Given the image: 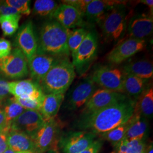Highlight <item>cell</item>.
Segmentation results:
<instances>
[{
	"label": "cell",
	"instance_id": "obj_1",
	"mask_svg": "<svg viewBox=\"0 0 153 153\" xmlns=\"http://www.w3.org/2000/svg\"><path fill=\"white\" fill-rule=\"evenodd\" d=\"M136 101L126 100L97 111L82 114L76 121V128L83 131L100 134L121 126L130 119L133 114Z\"/></svg>",
	"mask_w": 153,
	"mask_h": 153
},
{
	"label": "cell",
	"instance_id": "obj_2",
	"mask_svg": "<svg viewBox=\"0 0 153 153\" xmlns=\"http://www.w3.org/2000/svg\"><path fill=\"white\" fill-rule=\"evenodd\" d=\"M69 31L55 20L45 22L39 33L36 53L57 57L69 56L71 55L68 45Z\"/></svg>",
	"mask_w": 153,
	"mask_h": 153
},
{
	"label": "cell",
	"instance_id": "obj_3",
	"mask_svg": "<svg viewBox=\"0 0 153 153\" xmlns=\"http://www.w3.org/2000/svg\"><path fill=\"white\" fill-rule=\"evenodd\" d=\"M76 76V70L71 61L68 57H62L50 69L39 85L44 94H65Z\"/></svg>",
	"mask_w": 153,
	"mask_h": 153
},
{
	"label": "cell",
	"instance_id": "obj_4",
	"mask_svg": "<svg viewBox=\"0 0 153 153\" xmlns=\"http://www.w3.org/2000/svg\"><path fill=\"white\" fill-rule=\"evenodd\" d=\"M124 3L112 7L99 23L105 38L109 41H117L123 37L128 23Z\"/></svg>",
	"mask_w": 153,
	"mask_h": 153
},
{
	"label": "cell",
	"instance_id": "obj_5",
	"mask_svg": "<svg viewBox=\"0 0 153 153\" xmlns=\"http://www.w3.org/2000/svg\"><path fill=\"white\" fill-rule=\"evenodd\" d=\"M60 127V124L56 117L45 121L44 124L31 137L35 145V153L57 150Z\"/></svg>",
	"mask_w": 153,
	"mask_h": 153
},
{
	"label": "cell",
	"instance_id": "obj_6",
	"mask_svg": "<svg viewBox=\"0 0 153 153\" xmlns=\"http://www.w3.org/2000/svg\"><path fill=\"white\" fill-rule=\"evenodd\" d=\"M98 48L96 33L88 31L76 51L71 55L72 64L80 75L87 71L97 57Z\"/></svg>",
	"mask_w": 153,
	"mask_h": 153
},
{
	"label": "cell",
	"instance_id": "obj_7",
	"mask_svg": "<svg viewBox=\"0 0 153 153\" xmlns=\"http://www.w3.org/2000/svg\"><path fill=\"white\" fill-rule=\"evenodd\" d=\"M93 82L102 88L124 94V73L120 69L109 66H100L90 76Z\"/></svg>",
	"mask_w": 153,
	"mask_h": 153
},
{
	"label": "cell",
	"instance_id": "obj_8",
	"mask_svg": "<svg viewBox=\"0 0 153 153\" xmlns=\"http://www.w3.org/2000/svg\"><path fill=\"white\" fill-rule=\"evenodd\" d=\"M0 73L10 79L27 76V60L20 49L16 48L11 51L10 55L0 59Z\"/></svg>",
	"mask_w": 153,
	"mask_h": 153
},
{
	"label": "cell",
	"instance_id": "obj_9",
	"mask_svg": "<svg viewBox=\"0 0 153 153\" xmlns=\"http://www.w3.org/2000/svg\"><path fill=\"white\" fill-rule=\"evenodd\" d=\"M97 136L90 131H69L61 136L58 146L63 153H80L95 140Z\"/></svg>",
	"mask_w": 153,
	"mask_h": 153
},
{
	"label": "cell",
	"instance_id": "obj_10",
	"mask_svg": "<svg viewBox=\"0 0 153 153\" xmlns=\"http://www.w3.org/2000/svg\"><path fill=\"white\" fill-rule=\"evenodd\" d=\"M96 90V85L90 76L84 78L72 88L68 95L66 108L74 111L85 105Z\"/></svg>",
	"mask_w": 153,
	"mask_h": 153
},
{
	"label": "cell",
	"instance_id": "obj_11",
	"mask_svg": "<svg viewBox=\"0 0 153 153\" xmlns=\"http://www.w3.org/2000/svg\"><path fill=\"white\" fill-rule=\"evenodd\" d=\"M145 40L126 39L117 44L108 55L107 59L113 64H120L145 48Z\"/></svg>",
	"mask_w": 153,
	"mask_h": 153
},
{
	"label": "cell",
	"instance_id": "obj_12",
	"mask_svg": "<svg viewBox=\"0 0 153 153\" xmlns=\"http://www.w3.org/2000/svg\"><path fill=\"white\" fill-rule=\"evenodd\" d=\"M127 98V96L124 94L101 88L96 89L85 104L82 114H88L97 111L126 100Z\"/></svg>",
	"mask_w": 153,
	"mask_h": 153
},
{
	"label": "cell",
	"instance_id": "obj_13",
	"mask_svg": "<svg viewBox=\"0 0 153 153\" xmlns=\"http://www.w3.org/2000/svg\"><path fill=\"white\" fill-rule=\"evenodd\" d=\"M15 43L16 48L22 51L27 61L36 54L38 38L32 21H30L25 23L18 28Z\"/></svg>",
	"mask_w": 153,
	"mask_h": 153
},
{
	"label": "cell",
	"instance_id": "obj_14",
	"mask_svg": "<svg viewBox=\"0 0 153 153\" xmlns=\"http://www.w3.org/2000/svg\"><path fill=\"white\" fill-rule=\"evenodd\" d=\"M8 89L14 98L29 99L42 103L45 95L39 84L32 79L8 82Z\"/></svg>",
	"mask_w": 153,
	"mask_h": 153
},
{
	"label": "cell",
	"instance_id": "obj_15",
	"mask_svg": "<svg viewBox=\"0 0 153 153\" xmlns=\"http://www.w3.org/2000/svg\"><path fill=\"white\" fill-rule=\"evenodd\" d=\"M44 118L38 111L25 110L13 121L10 129L22 131L31 137L44 124Z\"/></svg>",
	"mask_w": 153,
	"mask_h": 153
},
{
	"label": "cell",
	"instance_id": "obj_16",
	"mask_svg": "<svg viewBox=\"0 0 153 153\" xmlns=\"http://www.w3.org/2000/svg\"><path fill=\"white\" fill-rule=\"evenodd\" d=\"M61 57L51 55L38 54L34 55L28 61V67L32 80L38 84Z\"/></svg>",
	"mask_w": 153,
	"mask_h": 153
},
{
	"label": "cell",
	"instance_id": "obj_17",
	"mask_svg": "<svg viewBox=\"0 0 153 153\" xmlns=\"http://www.w3.org/2000/svg\"><path fill=\"white\" fill-rule=\"evenodd\" d=\"M52 18L68 30L85 26L82 15L74 7L64 4L59 5Z\"/></svg>",
	"mask_w": 153,
	"mask_h": 153
},
{
	"label": "cell",
	"instance_id": "obj_18",
	"mask_svg": "<svg viewBox=\"0 0 153 153\" xmlns=\"http://www.w3.org/2000/svg\"><path fill=\"white\" fill-rule=\"evenodd\" d=\"M153 30V16L151 14L134 16L127 23L126 30L131 38L145 40L152 33Z\"/></svg>",
	"mask_w": 153,
	"mask_h": 153
},
{
	"label": "cell",
	"instance_id": "obj_19",
	"mask_svg": "<svg viewBox=\"0 0 153 153\" xmlns=\"http://www.w3.org/2000/svg\"><path fill=\"white\" fill-rule=\"evenodd\" d=\"M123 3L124 1H120L91 0L86 7L84 17L88 22L99 23L112 7Z\"/></svg>",
	"mask_w": 153,
	"mask_h": 153
},
{
	"label": "cell",
	"instance_id": "obj_20",
	"mask_svg": "<svg viewBox=\"0 0 153 153\" xmlns=\"http://www.w3.org/2000/svg\"><path fill=\"white\" fill-rule=\"evenodd\" d=\"M7 141L9 148L15 152L35 153V145L31 138L22 131L13 130L10 128Z\"/></svg>",
	"mask_w": 153,
	"mask_h": 153
},
{
	"label": "cell",
	"instance_id": "obj_21",
	"mask_svg": "<svg viewBox=\"0 0 153 153\" xmlns=\"http://www.w3.org/2000/svg\"><path fill=\"white\" fill-rule=\"evenodd\" d=\"M130 120L131 124L125 136L126 139L128 141L132 140H146L149 131L148 119L133 113Z\"/></svg>",
	"mask_w": 153,
	"mask_h": 153
},
{
	"label": "cell",
	"instance_id": "obj_22",
	"mask_svg": "<svg viewBox=\"0 0 153 153\" xmlns=\"http://www.w3.org/2000/svg\"><path fill=\"white\" fill-rule=\"evenodd\" d=\"M64 99L65 94H47L44 95L39 110L44 120H48L56 117Z\"/></svg>",
	"mask_w": 153,
	"mask_h": 153
},
{
	"label": "cell",
	"instance_id": "obj_23",
	"mask_svg": "<svg viewBox=\"0 0 153 153\" xmlns=\"http://www.w3.org/2000/svg\"><path fill=\"white\" fill-rule=\"evenodd\" d=\"M134 114L150 119L153 114V88L146 87L141 95L137 99L134 109Z\"/></svg>",
	"mask_w": 153,
	"mask_h": 153
},
{
	"label": "cell",
	"instance_id": "obj_24",
	"mask_svg": "<svg viewBox=\"0 0 153 153\" xmlns=\"http://www.w3.org/2000/svg\"><path fill=\"white\" fill-rule=\"evenodd\" d=\"M123 71L125 73L149 80L153 78V64L149 61L143 60L130 62L124 66Z\"/></svg>",
	"mask_w": 153,
	"mask_h": 153
},
{
	"label": "cell",
	"instance_id": "obj_25",
	"mask_svg": "<svg viewBox=\"0 0 153 153\" xmlns=\"http://www.w3.org/2000/svg\"><path fill=\"white\" fill-rule=\"evenodd\" d=\"M124 73V91L136 101L146 88L148 80Z\"/></svg>",
	"mask_w": 153,
	"mask_h": 153
},
{
	"label": "cell",
	"instance_id": "obj_26",
	"mask_svg": "<svg viewBox=\"0 0 153 153\" xmlns=\"http://www.w3.org/2000/svg\"><path fill=\"white\" fill-rule=\"evenodd\" d=\"M21 15L0 16V27L4 36H11L19 28V22Z\"/></svg>",
	"mask_w": 153,
	"mask_h": 153
},
{
	"label": "cell",
	"instance_id": "obj_27",
	"mask_svg": "<svg viewBox=\"0 0 153 153\" xmlns=\"http://www.w3.org/2000/svg\"><path fill=\"white\" fill-rule=\"evenodd\" d=\"M2 109L5 115L6 125L8 127H10L13 121L26 110L16 102L14 97L7 100Z\"/></svg>",
	"mask_w": 153,
	"mask_h": 153
},
{
	"label": "cell",
	"instance_id": "obj_28",
	"mask_svg": "<svg viewBox=\"0 0 153 153\" xmlns=\"http://www.w3.org/2000/svg\"><path fill=\"white\" fill-rule=\"evenodd\" d=\"M130 124L131 120L129 119L126 123L99 135L102 137V139H104L111 142V144L115 147L125 137L126 133Z\"/></svg>",
	"mask_w": 153,
	"mask_h": 153
},
{
	"label": "cell",
	"instance_id": "obj_29",
	"mask_svg": "<svg viewBox=\"0 0 153 153\" xmlns=\"http://www.w3.org/2000/svg\"><path fill=\"white\" fill-rule=\"evenodd\" d=\"M59 4L53 0H36L33 5V11L42 17L52 18Z\"/></svg>",
	"mask_w": 153,
	"mask_h": 153
},
{
	"label": "cell",
	"instance_id": "obj_30",
	"mask_svg": "<svg viewBox=\"0 0 153 153\" xmlns=\"http://www.w3.org/2000/svg\"><path fill=\"white\" fill-rule=\"evenodd\" d=\"M88 33V31L83 27L70 30L68 38V45L71 55L78 48Z\"/></svg>",
	"mask_w": 153,
	"mask_h": 153
},
{
	"label": "cell",
	"instance_id": "obj_31",
	"mask_svg": "<svg viewBox=\"0 0 153 153\" xmlns=\"http://www.w3.org/2000/svg\"><path fill=\"white\" fill-rule=\"evenodd\" d=\"M6 5L15 9L21 15L29 16L31 13L30 1L28 0H6Z\"/></svg>",
	"mask_w": 153,
	"mask_h": 153
},
{
	"label": "cell",
	"instance_id": "obj_32",
	"mask_svg": "<svg viewBox=\"0 0 153 153\" xmlns=\"http://www.w3.org/2000/svg\"><path fill=\"white\" fill-rule=\"evenodd\" d=\"M146 140H132L128 141L126 153H145Z\"/></svg>",
	"mask_w": 153,
	"mask_h": 153
},
{
	"label": "cell",
	"instance_id": "obj_33",
	"mask_svg": "<svg viewBox=\"0 0 153 153\" xmlns=\"http://www.w3.org/2000/svg\"><path fill=\"white\" fill-rule=\"evenodd\" d=\"M16 102L20 104L22 107L26 110H33V111H38L40 109L42 102L32 100L29 99H21L14 98Z\"/></svg>",
	"mask_w": 153,
	"mask_h": 153
},
{
	"label": "cell",
	"instance_id": "obj_34",
	"mask_svg": "<svg viewBox=\"0 0 153 153\" xmlns=\"http://www.w3.org/2000/svg\"><path fill=\"white\" fill-rule=\"evenodd\" d=\"M91 0H65L62 1V4H66L74 7L83 17H84L85 10Z\"/></svg>",
	"mask_w": 153,
	"mask_h": 153
},
{
	"label": "cell",
	"instance_id": "obj_35",
	"mask_svg": "<svg viewBox=\"0 0 153 153\" xmlns=\"http://www.w3.org/2000/svg\"><path fill=\"white\" fill-rule=\"evenodd\" d=\"M12 51L11 42L5 38H0V59L10 55Z\"/></svg>",
	"mask_w": 153,
	"mask_h": 153
},
{
	"label": "cell",
	"instance_id": "obj_36",
	"mask_svg": "<svg viewBox=\"0 0 153 153\" xmlns=\"http://www.w3.org/2000/svg\"><path fill=\"white\" fill-rule=\"evenodd\" d=\"M10 127L0 130V153H4L9 148L7 145V134L9 131Z\"/></svg>",
	"mask_w": 153,
	"mask_h": 153
},
{
	"label": "cell",
	"instance_id": "obj_37",
	"mask_svg": "<svg viewBox=\"0 0 153 153\" xmlns=\"http://www.w3.org/2000/svg\"><path fill=\"white\" fill-rule=\"evenodd\" d=\"M103 145V142L102 140H95L88 148L80 153H99L102 148Z\"/></svg>",
	"mask_w": 153,
	"mask_h": 153
},
{
	"label": "cell",
	"instance_id": "obj_38",
	"mask_svg": "<svg viewBox=\"0 0 153 153\" xmlns=\"http://www.w3.org/2000/svg\"><path fill=\"white\" fill-rule=\"evenodd\" d=\"M8 82L0 76V102L4 100L9 95Z\"/></svg>",
	"mask_w": 153,
	"mask_h": 153
},
{
	"label": "cell",
	"instance_id": "obj_39",
	"mask_svg": "<svg viewBox=\"0 0 153 153\" xmlns=\"http://www.w3.org/2000/svg\"><path fill=\"white\" fill-rule=\"evenodd\" d=\"M20 14L16 10L6 5L5 2L0 3V16ZM21 15V14H20Z\"/></svg>",
	"mask_w": 153,
	"mask_h": 153
},
{
	"label": "cell",
	"instance_id": "obj_40",
	"mask_svg": "<svg viewBox=\"0 0 153 153\" xmlns=\"http://www.w3.org/2000/svg\"><path fill=\"white\" fill-rule=\"evenodd\" d=\"M128 140L124 137L116 146H115V152L113 153H126L128 149Z\"/></svg>",
	"mask_w": 153,
	"mask_h": 153
},
{
	"label": "cell",
	"instance_id": "obj_41",
	"mask_svg": "<svg viewBox=\"0 0 153 153\" xmlns=\"http://www.w3.org/2000/svg\"><path fill=\"white\" fill-rule=\"evenodd\" d=\"M6 127L8 126L6 125L5 115L3 109L0 107V130H2Z\"/></svg>",
	"mask_w": 153,
	"mask_h": 153
},
{
	"label": "cell",
	"instance_id": "obj_42",
	"mask_svg": "<svg viewBox=\"0 0 153 153\" xmlns=\"http://www.w3.org/2000/svg\"><path fill=\"white\" fill-rule=\"evenodd\" d=\"M142 4L147 6L150 9V10L152 13V14H153V0H142L140 1Z\"/></svg>",
	"mask_w": 153,
	"mask_h": 153
},
{
	"label": "cell",
	"instance_id": "obj_43",
	"mask_svg": "<svg viewBox=\"0 0 153 153\" xmlns=\"http://www.w3.org/2000/svg\"><path fill=\"white\" fill-rule=\"evenodd\" d=\"M145 153H153V143H150V144L146 146Z\"/></svg>",
	"mask_w": 153,
	"mask_h": 153
},
{
	"label": "cell",
	"instance_id": "obj_44",
	"mask_svg": "<svg viewBox=\"0 0 153 153\" xmlns=\"http://www.w3.org/2000/svg\"><path fill=\"white\" fill-rule=\"evenodd\" d=\"M21 153V152H15V151H14V150H11L10 149H9V148H8L6 150L5 152H4V153Z\"/></svg>",
	"mask_w": 153,
	"mask_h": 153
},
{
	"label": "cell",
	"instance_id": "obj_45",
	"mask_svg": "<svg viewBox=\"0 0 153 153\" xmlns=\"http://www.w3.org/2000/svg\"><path fill=\"white\" fill-rule=\"evenodd\" d=\"M47 153H58L57 150H49L48 152H47Z\"/></svg>",
	"mask_w": 153,
	"mask_h": 153
}]
</instances>
